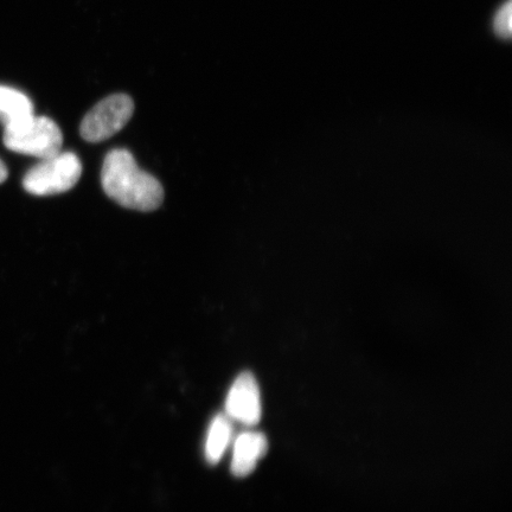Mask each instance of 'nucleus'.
I'll return each mask as SVG.
<instances>
[{"label":"nucleus","instance_id":"nucleus-1","mask_svg":"<svg viewBox=\"0 0 512 512\" xmlns=\"http://www.w3.org/2000/svg\"><path fill=\"white\" fill-rule=\"evenodd\" d=\"M102 188L121 207L152 211L164 200V189L158 179L139 168L136 159L124 149L112 150L101 170Z\"/></svg>","mask_w":512,"mask_h":512},{"label":"nucleus","instance_id":"nucleus-2","mask_svg":"<svg viewBox=\"0 0 512 512\" xmlns=\"http://www.w3.org/2000/svg\"><path fill=\"white\" fill-rule=\"evenodd\" d=\"M4 145L9 150L36 158L47 159L61 152L63 144L59 125L47 117H32L5 126Z\"/></svg>","mask_w":512,"mask_h":512},{"label":"nucleus","instance_id":"nucleus-3","mask_svg":"<svg viewBox=\"0 0 512 512\" xmlns=\"http://www.w3.org/2000/svg\"><path fill=\"white\" fill-rule=\"evenodd\" d=\"M81 175L79 157L73 152H60L31 168L23 178V187L35 196L62 194L73 189Z\"/></svg>","mask_w":512,"mask_h":512},{"label":"nucleus","instance_id":"nucleus-4","mask_svg":"<svg viewBox=\"0 0 512 512\" xmlns=\"http://www.w3.org/2000/svg\"><path fill=\"white\" fill-rule=\"evenodd\" d=\"M134 112V102L127 94H113L96 104L83 118L80 134L86 142L101 143L126 126Z\"/></svg>","mask_w":512,"mask_h":512},{"label":"nucleus","instance_id":"nucleus-5","mask_svg":"<svg viewBox=\"0 0 512 512\" xmlns=\"http://www.w3.org/2000/svg\"><path fill=\"white\" fill-rule=\"evenodd\" d=\"M226 414L230 420L241 425L255 426L262 415L261 394L258 381L253 374L245 373L236 377L226 401Z\"/></svg>","mask_w":512,"mask_h":512},{"label":"nucleus","instance_id":"nucleus-6","mask_svg":"<svg viewBox=\"0 0 512 512\" xmlns=\"http://www.w3.org/2000/svg\"><path fill=\"white\" fill-rule=\"evenodd\" d=\"M268 441L265 434L243 432L236 438L233 448L232 472L236 477H247L266 456Z\"/></svg>","mask_w":512,"mask_h":512},{"label":"nucleus","instance_id":"nucleus-7","mask_svg":"<svg viewBox=\"0 0 512 512\" xmlns=\"http://www.w3.org/2000/svg\"><path fill=\"white\" fill-rule=\"evenodd\" d=\"M31 100L15 88L0 86V121L5 126L19 123L34 115Z\"/></svg>","mask_w":512,"mask_h":512},{"label":"nucleus","instance_id":"nucleus-8","mask_svg":"<svg viewBox=\"0 0 512 512\" xmlns=\"http://www.w3.org/2000/svg\"><path fill=\"white\" fill-rule=\"evenodd\" d=\"M233 420L227 414L216 415L211 421L206 441V458L208 463H219L233 438Z\"/></svg>","mask_w":512,"mask_h":512},{"label":"nucleus","instance_id":"nucleus-9","mask_svg":"<svg viewBox=\"0 0 512 512\" xmlns=\"http://www.w3.org/2000/svg\"><path fill=\"white\" fill-rule=\"evenodd\" d=\"M490 27L498 40H510L512 36V0H505L497 6L492 14Z\"/></svg>","mask_w":512,"mask_h":512},{"label":"nucleus","instance_id":"nucleus-10","mask_svg":"<svg viewBox=\"0 0 512 512\" xmlns=\"http://www.w3.org/2000/svg\"><path fill=\"white\" fill-rule=\"evenodd\" d=\"M9 172L8 168H6L5 164L0 160V183L5 182V179L8 178Z\"/></svg>","mask_w":512,"mask_h":512}]
</instances>
